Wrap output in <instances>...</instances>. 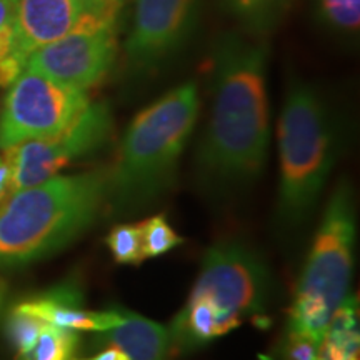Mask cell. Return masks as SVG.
<instances>
[{
	"mask_svg": "<svg viewBox=\"0 0 360 360\" xmlns=\"http://www.w3.org/2000/svg\"><path fill=\"white\" fill-rule=\"evenodd\" d=\"M269 47L262 39L227 32L212 51V105L197 150V175L222 199L252 186L267 164Z\"/></svg>",
	"mask_w": 360,
	"mask_h": 360,
	"instance_id": "6da1fadb",
	"label": "cell"
},
{
	"mask_svg": "<svg viewBox=\"0 0 360 360\" xmlns=\"http://www.w3.org/2000/svg\"><path fill=\"white\" fill-rule=\"evenodd\" d=\"M109 170L56 175L0 204V269L49 257L92 227L107 205Z\"/></svg>",
	"mask_w": 360,
	"mask_h": 360,
	"instance_id": "7a4b0ae2",
	"label": "cell"
},
{
	"mask_svg": "<svg viewBox=\"0 0 360 360\" xmlns=\"http://www.w3.org/2000/svg\"><path fill=\"white\" fill-rule=\"evenodd\" d=\"M199 109V87L186 82L134 117L109 172L107 205L112 212H141L169 191Z\"/></svg>",
	"mask_w": 360,
	"mask_h": 360,
	"instance_id": "3957f363",
	"label": "cell"
},
{
	"mask_svg": "<svg viewBox=\"0 0 360 360\" xmlns=\"http://www.w3.org/2000/svg\"><path fill=\"white\" fill-rule=\"evenodd\" d=\"M281 186L277 217L295 229L310 217L339 155V125L326 97L312 84L295 80L277 125Z\"/></svg>",
	"mask_w": 360,
	"mask_h": 360,
	"instance_id": "277c9868",
	"label": "cell"
},
{
	"mask_svg": "<svg viewBox=\"0 0 360 360\" xmlns=\"http://www.w3.org/2000/svg\"><path fill=\"white\" fill-rule=\"evenodd\" d=\"M357 219L352 188L339 184L328 199L289 310V332L321 342L334 310L349 295Z\"/></svg>",
	"mask_w": 360,
	"mask_h": 360,
	"instance_id": "5b68a950",
	"label": "cell"
},
{
	"mask_svg": "<svg viewBox=\"0 0 360 360\" xmlns=\"http://www.w3.org/2000/svg\"><path fill=\"white\" fill-rule=\"evenodd\" d=\"M274 295V277L254 247L222 240L207 250L200 274L188 299L212 310L225 335L245 319L265 312Z\"/></svg>",
	"mask_w": 360,
	"mask_h": 360,
	"instance_id": "8992f818",
	"label": "cell"
},
{
	"mask_svg": "<svg viewBox=\"0 0 360 360\" xmlns=\"http://www.w3.org/2000/svg\"><path fill=\"white\" fill-rule=\"evenodd\" d=\"M7 89L0 110V150L58 134L90 103L85 90L67 87L30 69H24Z\"/></svg>",
	"mask_w": 360,
	"mask_h": 360,
	"instance_id": "52a82bcc",
	"label": "cell"
},
{
	"mask_svg": "<svg viewBox=\"0 0 360 360\" xmlns=\"http://www.w3.org/2000/svg\"><path fill=\"white\" fill-rule=\"evenodd\" d=\"M112 127L114 119L109 105L90 102L87 109L58 134L2 148L11 160V195L56 177L70 162L98 150L110 139Z\"/></svg>",
	"mask_w": 360,
	"mask_h": 360,
	"instance_id": "ba28073f",
	"label": "cell"
},
{
	"mask_svg": "<svg viewBox=\"0 0 360 360\" xmlns=\"http://www.w3.org/2000/svg\"><path fill=\"white\" fill-rule=\"evenodd\" d=\"M117 51L115 20L84 13L74 29L35 51L25 69L87 92L107 77L115 64Z\"/></svg>",
	"mask_w": 360,
	"mask_h": 360,
	"instance_id": "9c48e42d",
	"label": "cell"
},
{
	"mask_svg": "<svg viewBox=\"0 0 360 360\" xmlns=\"http://www.w3.org/2000/svg\"><path fill=\"white\" fill-rule=\"evenodd\" d=\"M202 0H134L125 58L137 74L154 72L172 58L195 30Z\"/></svg>",
	"mask_w": 360,
	"mask_h": 360,
	"instance_id": "30bf717a",
	"label": "cell"
},
{
	"mask_svg": "<svg viewBox=\"0 0 360 360\" xmlns=\"http://www.w3.org/2000/svg\"><path fill=\"white\" fill-rule=\"evenodd\" d=\"M13 42L0 60V87L24 72L27 60L44 45L60 39L84 15L82 0H12Z\"/></svg>",
	"mask_w": 360,
	"mask_h": 360,
	"instance_id": "8fae6325",
	"label": "cell"
},
{
	"mask_svg": "<svg viewBox=\"0 0 360 360\" xmlns=\"http://www.w3.org/2000/svg\"><path fill=\"white\" fill-rule=\"evenodd\" d=\"M22 312L35 315L40 321L72 330L105 332L120 322V314L115 309L107 312H94L82 307V299L74 287H60L39 299L27 300L17 305Z\"/></svg>",
	"mask_w": 360,
	"mask_h": 360,
	"instance_id": "7c38bea8",
	"label": "cell"
},
{
	"mask_svg": "<svg viewBox=\"0 0 360 360\" xmlns=\"http://www.w3.org/2000/svg\"><path fill=\"white\" fill-rule=\"evenodd\" d=\"M120 314V322L103 334L109 347L120 350L129 360H167L172 352L169 328L132 310L114 307Z\"/></svg>",
	"mask_w": 360,
	"mask_h": 360,
	"instance_id": "4fadbf2b",
	"label": "cell"
},
{
	"mask_svg": "<svg viewBox=\"0 0 360 360\" xmlns=\"http://www.w3.org/2000/svg\"><path fill=\"white\" fill-rule=\"evenodd\" d=\"M295 0H222L225 11L252 37L262 39L277 29Z\"/></svg>",
	"mask_w": 360,
	"mask_h": 360,
	"instance_id": "5bb4252c",
	"label": "cell"
},
{
	"mask_svg": "<svg viewBox=\"0 0 360 360\" xmlns=\"http://www.w3.org/2000/svg\"><path fill=\"white\" fill-rule=\"evenodd\" d=\"M314 19L337 39L355 40L360 30V0H312Z\"/></svg>",
	"mask_w": 360,
	"mask_h": 360,
	"instance_id": "9a60e30c",
	"label": "cell"
},
{
	"mask_svg": "<svg viewBox=\"0 0 360 360\" xmlns=\"http://www.w3.org/2000/svg\"><path fill=\"white\" fill-rule=\"evenodd\" d=\"M322 339L339 345L350 355L359 357V300L347 295L334 310Z\"/></svg>",
	"mask_w": 360,
	"mask_h": 360,
	"instance_id": "2e32d148",
	"label": "cell"
},
{
	"mask_svg": "<svg viewBox=\"0 0 360 360\" xmlns=\"http://www.w3.org/2000/svg\"><path fill=\"white\" fill-rule=\"evenodd\" d=\"M77 344V330L45 322L34 347L22 360H70Z\"/></svg>",
	"mask_w": 360,
	"mask_h": 360,
	"instance_id": "e0dca14e",
	"label": "cell"
},
{
	"mask_svg": "<svg viewBox=\"0 0 360 360\" xmlns=\"http://www.w3.org/2000/svg\"><path fill=\"white\" fill-rule=\"evenodd\" d=\"M139 231L142 238L143 259L160 257L184 242L164 215H154L143 222H139Z\"/></svg>",
	"mask_w": 360,
	"mask_h": 360,
	"instance_id": "ac0fdd59",
	"label": "cell"
},
{
	"mask_svg": "<svg viewBox=\"0 0 360 360\" xmlns=\"http://www.w3.org/2000/svg\"><path fill=\"white\" fill-rule=\"evenodd\" d=\"M105 244L117 264L139 265L143 260L139 224L117 225L107 236Z\"/></svg>",
	"mask_w": 360,
	"mask_h": 360,
	"instance_id": "d6986e66",
	"label": "cell"
},
{
	"mask_svg": "<svg viewBox=\"0 0 360 360\" xmlns=\"http://www.w3.org/2000/svg\"><path fill=\"white\" fill-rule=\"evenodd\" d=\"M44 326L45 322L40 321L35 315L22 312L17 307L12 310L11 317L7 321V335L20 359H24L27 352L34 347Z\"/></svg>",
	"mask_w": 360,
	"mask_h": 360,
	"instance_id": "ffe728a7",
	"label": "cell"
},
{
	"mask_svg": "<svg viewBox=\"0 0 360 360\" xmlns=\"http://www.w3.org/2000/svg\"><path fill=\"white\" fill-rule=\"evenodd\" d=\"M319 344L321 342L310 339L307 335L289 332L283 357L285 360H317Z\"/></svg>",
	"mask_w": 360,
	"mask_h": 360,
	"instance_id": "44dd1931",
	"label": "cell"
},
{
	"mask_svg": "<svg viewBox=\"0 0 360 360\" xmlns=\"http://www.w3.org/2000/svg\"><path fill=\"white\" fill-rule=\"evenodd\" d=\"M13 42L12 0H0V60L11 52Z\"/></svg>",
	"mask_w": 360,
	"mask_h": 360,
	"instance_id": "7402d4cb",
	"label": "cell"
},
{
	"mask_svg": "<svg viewBox=\"0 0 360 360\" xmlns=\"http://www.w3.org/2000/svg\"><path fill=\"white\" fill-rule=\"evenodd\" d=\"M120 0H82L85 15L96 17V19H114L117 20Z\"/></svg>",
	"mask_w": 360,
	"mask_h": 360,
	"instance_id": "603a6c76",
	"label": "cell"
},
{
	"mask_svg": "<svg viewBox=\"0 0 360 360\" xmlns=\"http://www.w3.org/2000/svg\"><path fill=\"white\" fill-rule=\"evenodd\" d=\"M11 160H8V157L2 150V154H0V204L7 200V197L11 195Z\"/></svg>",
	"mask_w": 360,
	"mask_h": 360,
	"instance_id": "cb8c5ba5",
	"label": "cell"
},
{
	"mask_svg": "<svg viewBox=\"0 0 360 360\" xmlns=\"http://www.w3.org/2000/svg\"><path fill=\"white\" fill-rule=\"evenodd\" d=\"M85 360H129V359L125 357L120 350H117L115 347H109L107 350H103V352L94 355V357H90V359H85Z\"/></svg>",
	"mask_w": 360,
	"mask_h": 360,
	"instance_id": "d4e9b609",
	"label": "cell"
},
{
	"mask_svg": "<svg viewBox=\"0 0 360 360\" xmlns=\"http://www.w3.org/2000/svg\"><path fill=\"white\" fill-rule=\"evenodd\" d=\"M2 299H4V283L0 282V304H2Z\"/></svg>",
	"mask_w": 360,
	"mask_h": 360,
	"instance_id": "484cf974",
	"label": "cell"
},
{
	"mask_svg": "<svg viewBox=\"0 0 360 360\" xmlns=\"http://www.w3.org/2000/svg\"><path fill=\"white\" fill-rule=\"evenodd\" d=\"M120 2H124V0H120Z\"/></svg>",
	"mask_w": 360,
	"mask_h": 360,
	"instance_id": "4316f807",
	"label": "cell"
}]
</instances>
